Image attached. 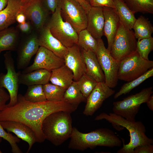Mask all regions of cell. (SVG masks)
Instances as JSON below:
<instances>
[{
    "label": "cell",
    "instance_id": "obj_21",
    "mask_svg": "<svg viewBox=\"0 0 153 153\" xmlns=\"http://www.w3.org/2000/svg\"><path fill=\"white\" fill-rule=\"evenodd\" d=\"M80 49L86 69V74L97 82H105V78L95 53Z\"/></svg>",
    "mask_w": 153,
    "mask_h": 153
},
{
    "label": "cell",
    "instance_id": "obj_38",
    "mask_svg": "<svg viewBox=\"0 0 153 153\" xmlns=\"http://www.w3.org/2000/svg\"><path fill=\"white\" fill-rule=\"evenodd\" d=\"M44 6L49 13L52 14L55 11L60 0H41Z\"/></svg>",
    "mask_w": 153,
    "mask_h": 153
},
{
    "label": "cell",
    "instance_id": "obj_10",
    "mask_svg": "<svg viewBox=\"0 0 153 153\" xmlns=\"http://www.w3.org/2000/svg\"><path fill=\"white\" fill-rule=\"evenodd\" d=\"M4 63L7 72L0 74V87L5 88L8 91L10 101L7 107L15 105L17 101L19 88V71L16 72L14 61L11 52L8 51L4 54Z\"/></svg>",
    "mask_w": 153,
    "mask_h": 153
},
{
    "label": "cell",
    "instance_id": "obj_23",
    "mask_svg": "<svg viewBox=\"0 0 153 153\" xmlns=\"http://www.w3.org/2000/svg\"><path fill=\"white\" fill-rule=\"evenodd\" d=\"M22 4L19 0H8L6 7L0 11V31L15 23Z\"/></svg>",
    "mask_w": 153,
    "mask_h": 153
},
{
    "label": "cell",
    "instance_id": "obj_1",
    "mask_svg": "<svg viewBox=\"0 0 153 153\" xmlns=\"http://www.w3.org/2000/svg\"><path fill=\"white\" fill-rule=\"evenodd\" d=\"M77 108L63 101L31 102L26 101L24 95L19 94L15 105L11 107L6 106L0 111V122L13 121L24 124L33 131L36 142L41 143L46 139L41 127L43 121L47 116L59 111L71 113Z\"/></svg>",
    "mask_w": 153,
    "mask_h": 153
},
{
    "label": "cell",
    "instance_id": "obj_13",
    "mask_svg": "<svg viewBox=\"0 0 153 153\" xmlns=\"http://www.w3.org/2000/svg\"><path fill=\"white\" fill-rule=\"evenodd\" d=\"M20 11L24 14L32 26L39 32L45 26L49 13L41 0H30L22 5Z\"/></svg>",
    "mask_w": 153,
    "mask_h": 153
},
{
    "label": "cell",
    "instance_id": "obj_29",
    "mask_svg": "<svg viewBox=\"0 0 153 153\" xmlns=\"http://www.w3.org/2000/svg\"><path fill=\"white\" fill-rule=\"evenodd\" d=\"M77 44L81 49L91 50L95 53L97 46V39L85 29L78 33Z\"/></svg>",
    "mask_w": 153,
    "mask_h": 153
},
{
    "label": "cell",
    "instance_id": "obj_8",
    "mask_svg": "<svg viewBox=\"0 0 153 153\" xmlns=\"http://www.w3.org/2000/svg\"><path fill=\"white\" fill-rule=\"evenodd\" d=\"M47 26L53 35L67 48L77 44L78 33L69 23L63 19L58 5Z\"/></svg>",
    "mask_w": 153,
    "mask_h": 153
},
{
    "label": "cell",
    "instance_id": "obj_24",
    "mask_svg": "<svg viewBox=\"0 0 153 153\" xmlns=\"http://www.w3.org/2000/svg\"><path fill=\"white\" fill-rule=\"evenodd\" d=\"M71 71L64 64L51 71L49 81L51 83L66 89L74 81Z\"/></svg>",
    "mask_w": 153,
    "mask_h": 153
},
{
    "label": "cell",
    "instance_id": "obj_26",
    "mask_svg": "<svg viewBox=\"0 0 153 153\" xmlns=\"http://www.w3.org/2000/svg\"><path fill=\"white\" fill-rule=\"evenodd\" d=\"M115 9L120 19L127 28L132 29L136 19L134 14L123 0H114Z\"/></svg>",
    "mask_w": 153,
    "mask_h": 153
},
{
    "label": "cell",
    "instance_id": "obj_22",
    "mask_svg": "<svg viewBox=\"0 0 153 153\" xmlns=\"http://www.w3.org/2000/svg\"><path fill=\"white\" fill-rule=\"evenodd\" d=\"M51 71L44 69H36L26 73L19 71V83L27 86L43 85L49 82Z\"/></svg>",
    "mask_w": 153,
    "mask_h": 153
},
{
    "label": "cell",
    "instance_id": "obj_19",
    "mask_svg": "<svg viewBox=\"0 0 153 153\" xmlns=\"http://www.w3.org/2000/svg\"><path fill=\"white\" fill-rule=\"evenodd\" d=\"M103 8L104 18L103 34L107 40V49L110 52L120 21L115 8L107 7Z\"/></svg>",
    "mask_w": 153,
    "mask_h": 153
},
{
    "label": "cell",
    "instance_id": "obj_49",
    "mask_svg": "<svg viewBox=\"0 0 153 153\" xmlns=\"http://www.w3.org/2000/svg\"><path fill=\"white\" fill-rule=\"evenodd\" d=\"M1 52L0 51V54H1Z\"/></svg>",
    "mask_w": 153,
    "mask_h": 153
},
{
    "label": "cell",
    "instance_id": "obj_9",
    "mask_svg": "<svg viewBox=\"0 0 153 153\" xmlns=\"http://www.w3.org/2000/svg\"><path fill=\"white\" fill-rule=\"evenodd\" d=\"M97 41L95 53L104 75L105 83L110 88H114L117 86L118 80V72L120 62L113 57L101 38Z\"/></svg>",
    "mask_w": 153,
    "mask_h": 153
},
{
    "label": "cell",
    "instance_id": "obj_15",
    "mask_svg": "<svg viewBox=\"0 0 153 153\" xmlns=\"http://www.w3.org/2000/svg\"><path fill=\"white\" fill-rule=\"evenodd\" d=\"M39 47V37L35 34L29 36L20 43L17 51L16 66L18 69H23L27 67Z\"/></svg>",
    "mask_w": 153,
    "mask_h": 153
},
{
    "label": "cell",
    "instance_id": "obj_28",
    "mask_svg": "<svg viewBox=\"0 0 153 153\" xmlns=\"http://www.w3.org/2000/svg\"><path fill=\"white\" fill-rule=\"evenodd\" d=\"M86 99L81 93L76 81H73L66 89L63 101L77 107L81 102Z\"/></svg>",
    "mask_w": 153,
    "mask_h": 153
},
{
    "label": "cell",
    "instance_id": "obj_27",
    "mask_svg": "<svg viewBox=\"0 0 153 153\" xmlns=\"http://www.w3.org/2000/svg\"><path fill=\"white\" fill-rule=\"evenodd\" d=\"M132 29L136 39L138 40L152 37L153 27L148 18L141 16L136 19Z\"/></svg>",
    "mask_w": 153,
    "mask_h": 153
},
{
    "label": "cell",
    "instance_id": "obj_6",
    "mask_svg": "<svg viewBox=\"0 0 153 153\" xmlns=\"http://www.w3.org/2000/svg\"><path fill=\"white\" fill-rule=\"evenodd\" d=\"M153 67V61L141 58L136 51L120 61L118 80L128 82L142 75Z\"/></svg>",
    "mask_w": 153,
    "mask_h": 153
},
{
    "label": "cell",
    "instance_id": "obj_44",
    "mask_svg": "<svg viewBox=\"0 0 153 153\" xmlns=\"http://www.w3.org/2000/svg\"><path fill=\"white\" fill-rule=\"evenodd\" d=\"M146 103L148 108L150 110L153 111V95L152 94L151 95Z\"/></svg>",
    "mask_w": 153,
    "mask_h": 153
},
{
    "label": "cell",
    "instance_id": "obj_25",
    "mask_svg": "<svg viewBox=\"0 0 153 153\" xmlns=\"http://www.w3.org/2000/svg\"><path fill=\"white\" fill-rule=\"evenodd\" d=\"M18 30L9 27L0 31V51H14L18 46Z\"/></svg>",
    "mask_w": 153,
    "mask_h": 153
},
{
    "label": "cell",
    "instance_id": "obj_30",
    "mask_svg": "<svg viewBox=\"0 0 153 153\" xmlns=\"http://www.w3.org/2000/svg\"><path fill=\"white\" fill-rule=\"evenodd\" d=\"M131 11L135 14H153V0H123Z\"/></svg>",
    "mask_w": 153,
    "mask_h": 153
},
{
    "label": "cell",
    "instance_id": "obj_42",
    "mask_svg": "<svg viewBox=\"0 0 153 153\" xmlns=\"http://www.w3.org/2000/svg\"><path fill=\"white\" fill-rule=\"evenodd\" d=\"M27 19L24 14L20 12L17 14L16 17V21L18 24H22L26 21Z\"/></svg>",
    "mask_w": 153,
    "mask_h": 153
},
{
    "label": "cell",
    "instance_id": "obj_40",
    "mask_svg": "<svg viewBox=\"0 0 153 153\" xmlns=\"http://www.w3.org/2000/svg\"><path fill=\"white\" fill-rule=\"evenodd\" d=\"M10 98V96L4 88L0 87V111L6 107V103Z\"/></svg>",
    "mask_w": 153,
    "mask_h": 153
},
{
    "label": "cell",
    "instance_id": "obj_33",
    "mask_svg": "<svg viewBox=\"0 0 153 153\" xmlns=\"http://www.w3.org/2000/svg\"><path fill=\"white\" fill-rule=\"evenodd\" d=\"M24 97L26 101L33 103L41 102L46 101L42 85L28 86Z\"/></svg>",
    "mask_w": 153,
    "mask_h": 153
},
{
    "label": "cell",
    "instance_id": "obj_20",
    "mask_svg": "<svg viewBox=\"0 0 153 153\" xmlns=\"http://www.w3.org/2000/svg\"><path fill=\"white\" fill-rule=\"evenodd\" d=\"M39 32L38 37L40 46L47 48L63 59L67 48L53 35L48 27L45 26Z\"/></svg>",
    "mask_w": 153,
    "mask_h": 153
},
{
    "label": "cell",
    "instance_id": "obj_43",
    "mask_svg": "<svg viewBox=\"0 0 153 153\" xmlns=\"http://www.w3.org/2000/svg\"><path fill=\"white\" fill-rule=\"evenodd\" d=\"M79 3L83 7L86 14L91 7L89 3L85 0H75Z\"/></svg>",
    "mask_w": 153,
    "mask_h": 153
},
{
    "label": "cell",
    "instance_id": "obj_14",
    "mask_svg": "<svg viewBox=\"0 0 153 153\" xmlns=\"http://www.w3.org/2000/svg\"><path fill=\"white\" fill-rule=\"evenodd\" d=\"M115 93L105 82H97L95 87L86 99L83 113L92 116L101 106L104 101Z\"/></svg>",
    "mask_w": 153,
    "mask_h": 153
},
{
    "label": "cell",
    "instance_id": "obj_32",
    "mask_svg": "<svg viewBox=\"0 0 153 153\" xmlns=\"http://www.w3.org/2000/svg\"><path fill=\"white\" fill-rule=\"evenodd\" d=\"M42 86L46 100L54 102L63 101L66 89L48 82Z\"/></svg>",
    "mask_w": 153,
    "mask_h": 153
},
{
    "label": "cell",
    "instance_id": "obj_4",
    "mask_svg": "<svg viewBox=\"0 0 153 153\" xmlns=\"http://www.w3.org/2000/svg\"><path fill=\"white\" fill-rule=\"evenodd\" d=\"M70 114L59 111L52 112L46 117L41 127L46 139L58 146L70 138L73 129Z\"/></svg>",
    "mask_w": 153,
    "mask_h": 153
},
{
    "label": "cell",
    "instance_id": "obj_47",
    "mask_svg": "<svg viewBox=\"0 0 153 153\" xmlns=\"http://www.w3.org/2000/svg\"><path fill=\"white\" fill-rule=\"evenodd\" d=\"M2 141V138L0 137V143ZM2 152L0 150V153H2Z\"/></svg>",
    "mask_w": 153,
    "mask_h": 153
},
{
    "label": "cell",
    "instance_id": "obj_46",
    "mask_svg": "<svg viewBox=\"0 0 153 153\" xmlns=\"http://www.w3.org/2000/svg\"><path fill=\"white\" fill-rule=\"evenodd\" d=\"M22 3L23 5L29 1L30 0H19Z\"/></svg>",
    "mask_w": 153,
    "mask_h": 153
},
{
    "label": "cell",
    "instance_id": "obj_41",
    "mask_svg": "<svg viewBox=\"0 0 153 153\" xmlns=\"http://www.w3.org/2000/svg\"><path fill=\"white\" fill-rule=\"evenodd\" d=\"M32 25L29 21H26L22 24H18L17 26V29L24 33H28L31 31Z\"/></svg>",
    "mask_w": 153,
    "mask_h": 153
},
{
    "label": "cell",
    "instance_id": "obj_3",
    "mask_svg": "<svg viewBox=\"0 0 153 153\" xmlns=\"http://www.w3.org/2000/svg\"><path fill=\"white\" fill-rule=\"evenodd\" d=\"M105 119L111 123L115 128L122 126L129 131L130 137L129 142L127 144L123 143L122 147L117 151V153H134L136 147L146 144H153V140L146 135L145 127L141 121H130L114 113L109 114L103 112L97 116L95 120Z\"/></svg>",
    "mask_w": 153,
    "mask_h": 153
},
{
    "label": "cell",
    "instance_id": "obj_17",
    "mask_svg": "<svg viewBox=\"0 0 153 153\" xmlns=\"http://www.w3.org/2000/svg\"><path fill=\"white\" fill-rule=\"evenodd\" d=\"M86 29L97 39L103 34L104 18L103 7H91L86 14Z\"/></svg>",
    "mask_w": 153,
    "mask_h": 153
},
{
    "label": "cell",
    "instance_id": "obj_16",
    "mask_svg": "<svg viewBox=\"0 0 153 153\" xmlns=\"http://www.w3.org/2000/svg\"><path fill=\"white\" fill-rule=\"evenodd\" d=\"M67 48L63 58L64 64L72 72L74 81H77L86 73L85 66L80 49L77 44Z\"/></svg>",
    "mask_w": 153,
    "mask_h": 153
},
{
    "label": "cell",
    "instance_id": "obj_34",
    "mask_svg": "<svg viewBox=\"0 0 153 153\" xmlns=\"http://www.w3.org/2000/svg\"><path fill=\"white\" fill-rule=\"evenodd\" d=\"M76 81L81 93L86 100L97 82L86 73Z\"/></svg>",
    "mask_w": 153,
    "mask_h": 153
},
{
    "label": "cell",
    "instance_id": "obj_39",
    "mask_svg": "<svg viewBox=\"0 0 153 153\" xmlns=\"http://www.w3.org/2000/svg\"><path fill=\"white\" fill-rule=\"evenodd\" d=\"M152 144H146L138 146L135 148L134 153H153Z\"/></svg>",
    "mask_w": 153,
    "mask_h": 153
},
{
    "label": "cell",
    "instance_id": "obj_18",
    "mask_svg": "<svg viewBox=\"0 0 153 153\" xmlns=\"http://www.w3.org/2000/svg\"><path fill=\"white\" fill-rule=\"evenodd\" d=\"M0 122L3 127L7 132L14 133L18 137L28 143L29 148L27 153H28L36 142L35 133L32 129L18 122L7 121Z\"/></svg>",
    "mask_w": 153,
    "mask_h": 153
},
{
    "label": "cell",
    "instance_id": "obj_11",
    "mask_svg": "<svg viewBox=\"0 0 153 153\" xmlns=\"http://www.w3.org/2000/svg\"><path fill=\"white\" fill-rule=\"evenodd\" d=\"M58 5L63 19L69 23L78 34L86 28V13L77 1L75 0H60Z\"/></svg>",
    "mask_w": 153,
    "mask_h": 153
},
{
    "label": "cell",
    "instance_id": "obj_48",
    "mask_svg": "<svg viewBox=\"0 0 153 153\" xmlns=\"http://www.w3.org/2000/svg\"><path fill=\"white\" fill-rule=\"evenodd\" d=\"M86 1H87V2H89V0H85Z\"/></svg>",
    "mask_w": 153,
    "mask_h": 153
},
{
    "label": "cell",
    "instance_id": "obj_35",
    "mask_svg": "<svg viewBox=\"0 0 153 153\" xmlns=\"http://www.w3.org/2000/svg\"><path fill=\"white\" fill-rule=\"evenodd\" d=\"M153 50V38L152 37L137 41V51L143 58L149 60L148 55Z\"/></svg>",
    "mask_w": 153,
    "mask_h": 153
},
{
    "label": "cell",
    "instance_id": "obj_45",
    "mask_svg": "<svg viewBox=\"0 0 153 153\" xmlns=\"http://www.w3.org/2000/svg\"><path fill=\"white\" fill-rule=\"evenodd\" d=\"M8 2V0H0V11L6 7Z\"/></svg>",
    "mask_w": 153,
    "mask_h": 153
},
{
    "label": "cell",
    "instance_id": "obj_12",
    "mask_svg": "<svg viewBox=\"0 0 153 153\" xmlns=\"http://www.w3.org/2000/svg\"><path fill=\"white\" fill-rule=\"evenodd\" d=\"M64 64V59L47 48L40 46L32 64L23 69L22 73H27L39 69L50 71Z\"/></svg>",
    "mask_w": 153,
    "mask_h": 153
},
{
    "label": "cell",
    "instance_id": "obj_36",
    "mask_svg": "<svg viewBox=\"0 0 153 153\" xmlns=\"http://www.w3.org/2000/svg\"><path fill=\"white\" fill-rule=\"evenodd\" d=\"M0 137L7 141L10 145L12 152L13 153H22V152L18 146L17 143L20 141V139L13 135L10 132H7L3 127L0 122Z\"/></svg>",
    "mask_w": 153,
    "mask_h": 153
},
{
    "label": "cell",
    "instance_id": "obj_7",
    "mask_svg": "<svg viewBox=\"0 0 153 153\" xmlns=\"http://www.w3.org/2000/svg\"><path fill=\"white\" fill-rule=\"evenodd\" d=\"M137 41L134 32L120 21L110 51L113 57L120 61L137 51Z\"/></svg>",
    "mask_w": 153,
    "mask_h": 153
},
{
    "label": "cell",
    "instance_id": "obj_5",
    "mask_svg": "<svg viewBox=\"0 0 153 153\" xmlns=\"http://www.w3.org/2000/svg\"><path fill=\"white\" fill-rule=\"evenodd\" d=\"M153 92L152 87H149L122 100L114 102L112 108L113 113L128 120L135 121L136 116L141 105L146 102Z\"/></svg>",
    "mask_w": 153,
    "mask_h": 153
},
{
    "label": "cell",
    "instance_id": "obj_31",
    "mask_svg": "<svg viewBox=\"0 0 153 153\" xmlns=\"http://www.w3.org/2000/svg\"><path fill=\"white\" fill-rule=\"evenodd\" d=\"M153 76V68L152 67L139 77L124 84L119 90L115 94L114 98L116 99L123 94L128 93L144 80Z\"/></svg>",
    "mask_w": 153,
    "mask_h": 153
},
{
    "label": "cell",
    "instance_id": "obj_37",
    "mask_svg": "<svg viewBox=\"0 0 153 153\" xmlns=\"http://www.w3.org/2000/svg\"><path fill=\"white\" fill-rule=\"evenodd\" d=\"M89 3L91 7L115 8L114 0H89Z\"/></svg>",
    "mask_w": 153,
    "mask_h": 153
},
{
    "label": "cell",
    "instance_id": "obj_2",
    "mask_svg": "<svg viewBox=\"0 0 153 153\" xmlns=\"http://www.w3.org/2000/svg\"><path fill=\"white\" fill-rule=\"evenodd\" d=\"M68 147L73 150L84 151L97 146L110 148L120 146L122 141L112 130L107 128L96 129L87 133L73 128Z\"/></svg>",
    "mask_w": 153,
    "mask_h": 153
}]
</instances>
